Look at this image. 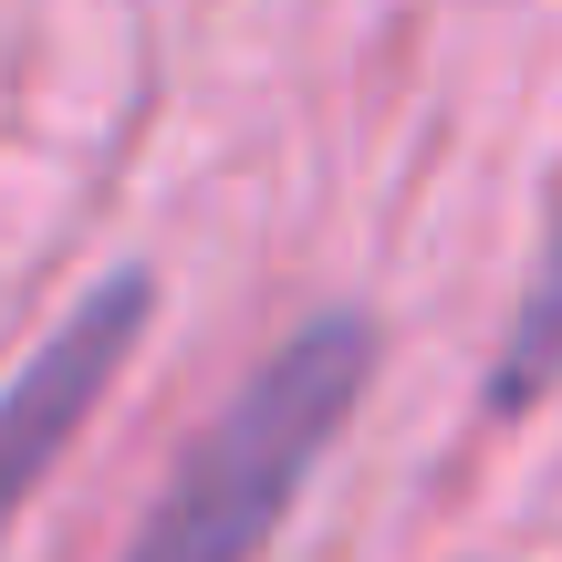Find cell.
Instances as JSON below:
<instances>
[{
    "label": "cell",
    "instance_id": "1",
    "mask_svg": "<svg viewBox=\"0 0 562 562\" xmlns=\"http://www.w3.org/2000/svg\"><path fill=\"white\" fill-rule=\"evenodd\" d=\"M375 355H385L375 313L355 302H323L313 323H292L188 438V459L167 469V490L146 501L115 562H261L302 510V490L323 480V459L344 448L364 385H375Z\"/></svg>",
    "mask_w": 562,
    "mask_h": 562
},
{
    "label": "cell",
    "instance_id": "2",
    "mask_svg": "<svg viewBox=\"0 0 562 562\" xmlns=\"http://www.w3.org/2000/svg\"><path fill=\"white\" fill-rule=\"evenodd\" d=\"M146 323H157V271L125 261V271L83 281L53 313V334L0 375V552H11L21 510L42 501V480H53V469L74 459V438L94 427V406L115 396V375L136 364Z\"/></svg>",
    "mask_w": 562,
    "mask_h": 562
},
{
    "label": "cell",
    "instance_id": "3",
    "mask_svg": "<svg viewBox=\"0 0 562 562\" xmlns=\"http://www.w3.org/2000/svg\"><path fill=\"white\" fill-rule=\"evenodd\" d=\"M562 385V199L542 220V250L521 271V302L501 323V355H490V417H531Z\"/></svg>",
    "mask_w": 562,
    "mask_h": 562
}]
</instances>
